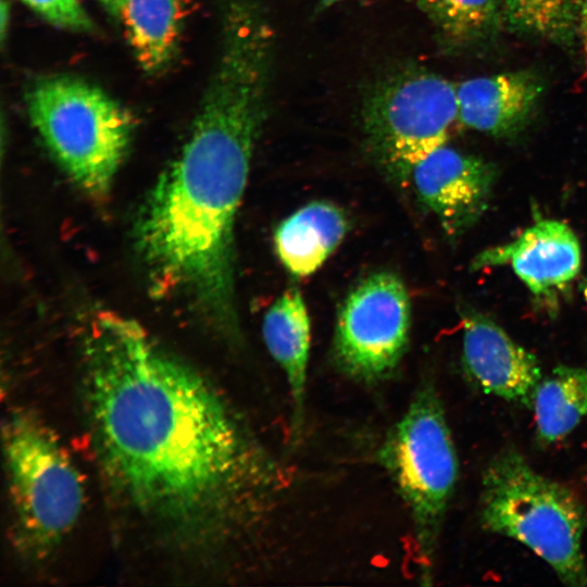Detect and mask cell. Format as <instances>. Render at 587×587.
I'll list each match as a JSON object with an SVG mask.
<instances>
[{
    "instance_id": "obj_15",
    "label": "cell",
    "mask_w": 587,
    "mask_h": 587,
    "mask_svg": "<svg viewBox=\"0 0 587 587\" xmlns=\"http://www.w3.org/2000/svg\"><path fill=\"white\" fill-rule=\"evenodd\" d=\"M538 439L566 437L587 414V367L558 365L538 383L532 408Z\"/></svg>"
},
{
    "instance_id": "obj_13",
    "label": "cell",
    "mask_w": 587,
    "mask_h": 587,
    "mask_svg": "<svg viewBox=\"0 0 587 587\" xmlns=\"http://www.w3.org/2000/svg\"><path fill=\"white\" fill-rule=\"evenodd\" d=\"M262 334L272 358L283 370L291 399V437L300 439L304 424L311 325L301 292L290 288L266 311Z\"/></svg>"
},
{
    "instance_id": "obj_18",
    "label": "cell",
    "mask_w": 587,
    "mask_h": 587,
    "mask_svg": "<svg viewBox=\"0 0 587 587\" xmlns=\"http://www.w3.org/2000/svg\"><path fill=\"white\" fill-rule=\"evenodd\" d=\"M502 20L520 36L571 48L577 40L578 0H503Z\"/></svg>"
},
{
    "instance_id": "obj_17",
    "label": "cell",
    "mask_w": 587,
    "mask_h": 587,
    "mask_svg": "<svg viewBox=\"0 0 587 587\" xmlns=\"http://www.w3.org/2000/svg\"><path fill=\"white\" fill-rule=\"evenodd\" d=\"M417 4L453 47L487 42L503 22L498 0H417Z\"/></svg>"
},
{
    "instance_id": "obj_6",
    "label": "cell",
    "mask_w": 587,
    "mask_h": 587,
    "mask_svg": "<svg viewBox=\"0 0 587 587\" xmlns=\"http://www.w3.org/2000/svg\"><path fill=\"white\" fill-rule=\"evenodd\" d=\"M3 448L17 533L28 549L49 552L80 514L79 473L52 433L26 413L4 422Z\"/></svg>"
},
{
    "instance_id": "obj_10",
    "label": "cell",
    "mask_w": 587,
    "mask_h": 587,
    "mask_svg": "<svg viewBox=\"0 0 587 587\" xmlns=\"http://www.w3.org/2000/svg\"><path fill=\"white\" fill-rule=\"evenodd\" d=\"M462 364L485 394L532 408L542 378L535 354L515 342L488 316L467 311L463 319Z\"/></svg>"
},
{
    "instance_id": "obj_2",
    "label": "cell",
    "mask_w": 587,
    "mask_h": 587,
    "mask_svg": "<svg viewBox=\"0 0 587 587\" xmlns=\"http://www.w3.org/2000/svg\"><path fill=\"white\" fill-rule=\"evenodd\" d=\"M272 60V46L255 34L223 38L191 134L151 189L135 230L154 284L180 294L235 340V222L265 120Z\"/></svg>"
},
{
    "instance_id": "obj_1",
    "label": "cell",
    "mask_w": 587,
    "mask_h": 587,
    "mask_svg": "<svg viewBox=\"0 0 587 587\" xmlns=\"http://www.w3.org/2000/svg\"><path fill=\"white\" fill-rule=\"evenodd\" d=\"M85 396L101 463L142 516L226 535L276 503L283 475L216 390L134 320L98 312L84 342Z\"/></svg>"
},
{
    "instance_id": "obj_8",
    "label": "cell",
    "mask_w": 587,
    "mask_h": 587,
    "mask_svg": "<svg viewBox=\"0 0 587 587\" xmlns=\"http://www.w3.org/2000/svg\"><path fill=\"white\" fill-rule=\"evenodd\" d=\"M411 303L394 273H374L344 300L336 322L333 354L339 370L364 384L387 379L409 344Z\"/></svg>"
},
{
    "instance_id": "obj_3",
    "label": "cell",
    "mask_w": 587,
    "mask_h": 587,
    "mask_svg": "<svg viewBox=\"0 0 587 587\" xmlns=\"http://www.w3.org/2000/svg\"><path fill=\"white\" fill-rule=\"evenodd\" d=\"M479 521L494 534L526 546L567 586H587L583 536L585 507L567 486L537 472L514 448L499 451L486 465Z\"/></svg>"
},
{
    "instance_id": "obj_23",
    "label": "cell",
    "mask_w": 587,
    "mask_h": 587,
    "mask_svg": "<svg viewBox=\"0 0 587 587\" xmlns=\"http://www.w3.org/2000/svg\"><path fill=\"white\" fill-rule=\"evenodd\" d=\"M338 1H341V0H319V2L322 4V5H332Z\"/></svg>"
},
{
    "instance_id": "obj_11",
    "label": "cell",
    "mask_w": 587,
    "mask_h": 587,
    "mask_svg": "<svg viewBox=\"0 0 587 587\" xmlns=\"http://www.w3.org/2000/svg\"><path fill=\"white\" fill-rule=\"evenodd\" d=\"M474 270L510 265L537 299H546L576 278L582 265L579 241L569 225L541 218L513 241L485 249L472 262Z\"/></svg>"
},
{
    "instance_id": "obj_21",
    "label": "cell",
    "mask_w": 587,
    "mask_h": 587,
    "mask_svg": "<svg viewBox=\"0 0 587 587\" xmlns=\"http://www.w3.org/2000/svg\"><path fill=\"white\" fill-rule=\"evenodd\" d=\"M107 10L114 16H118L126 0H101Z\"/></svg>"
},
{
    "instance_id": "obj_14",
    "label": "cell",
    "mask_w": 587,
    "mask_h": 587,
    "mask_svg": "<svg viewBox=\"0 0 587 587\" xmlns=\"http://www.w3.org/2000/svg\"><path fill=\"white\" fill-rule=\"evenodd\" d=\"M348 230L344 211L326 201H313L283 220L274 232V247L284 267L301 278L316 272Z\"/></svg>"
},
{
    "instance_id": "obj_24",
    "label": "cell",
    "mask_w": 587,
    "mask_h": 587,
    "mask_svg": "<svg viewBox=\"0 0 587 587\" xmlns=\"http://www.w3.org/2000/svg\"><path fill=\"white\" fill-rule=\"evenodd\" d=\"M582 292L585 298V301L587 302V279L582 284Z\"/></svg>"
},
{
    "instance_id": "obj_19",
    "label": "cell",
    "mask_w": 587,
    "mask_h": 587,
    "mask_svg": "<svg viewBox=\"0 0 587 587\" xmlns=\"http://www.w3.org/2000/svg\"><path fill=\"white\" fill-rule=\"evenodd\" d=\"M49 22L70 29L89 30L92 23L77 0H22Z\"/></svg>"
},
{
    "instance_id": "obj_20",
    "label": "cell",
    "mask_w": 587,
    "mask_h": 587,
    "mask_svg": "<svg viewBox=\"0 0 587 587\" xmlns=\"http://www.w3.org/2000/svg\"><path fill=\"white\" fill-rule=\"evenodd\" d=\"M577 40L580 43L582 54L587 70V0H578Z\"/></svg>"
},
{
    "instance_id": "obj_12",
    "label": "cell",
    "mask_w": 587,
    "mask_h": 587,
    "mask_svg": "<svg viewBox=\"0 0 587 587\" xmlns=\"http://www.w3.org/2000/svg\"><path fill=\"white\" fill-rule=\"evenodd\" d=\"M544 89L539 75L528 70L464 80L455 86L458 120L496 137L514 135L530 121Z\"/></svg>"
},
{
    "instance_id": "obj_5",
    "label": "cell",
    "mask_w": 587,
    "mask_h": 587,
    "mask_svg": "<svg viewBox=\"0 0 587 587\" xmlns=\"http://www.w3.org/2000/svg\"><path fill=\"white\" fill-rule=\"evenodd\" d=\"M378 458L409 509L421 578L430 584L444 521L459 477L457 449L442 401L422 384L388 432Z\"/></svg>"
},
{
    "instance_id": "obj_4",
    "label": "cell",
    "mask_w": 587,
    "mask_h": 587,
    "mask_svg": "<svg viewBox=\"0 0 587 587\" xmlns=\"http://www.w3.org/2000/svg\"><path fill=\"white\" fill-rule=\"evenodd\" d=\"M27 109L66 175L87 196L104 199L128 150L127 112L97 86L72 76L37 82L27 95Z\"/></svg>"
},
{
    "instance_id": "obj_22",
    "label": "cell",
    "mask_w": 587,
    "mask_h": 587,
    "mask_svg": "<svg viewBox=\"0 0 587 587\" xmlns=\"http://www.w3.org/2000/svg\"><path fill=\"white\" fill-rule=\"evenodd\" d=\"M8 18H9V5L8 3L2 0L1 1V9H0V24H1V38L2 40L4 39V34H5V30H7V24H8Z\"/></svg>"
},
{
    "instance_id": "obj_16",
    "label": "cell",
    "mask_w": 587,
    "mask_h": 587,
    "mask_svg": "<svg viewBox=\"0 0 587 587\" xmlns=\"http://www.w3.org/2000/svg\"><path fill=\"white\" fill-rule=\"evenodd\" d=\"M139 65L162 68L177 47L182 24L179 0H126L121 14Z\"/></svg>"
},
{
    "instance_id": "obj_7",
    "label": "cell",
    "mask_w": 587,
    "mask_h": 587,
    "mask_svg": "<svg viewBox=\"0 0 587 587\" xmlns=\"http://www.w3.org/2000/svg\"><path fill=\"white\" fill-rule=\"evenodd\" d=\"M458 118L455 85L426 71H405L369 96L362 110L365 141L394 179L410 178L416 163L446 145Z\"/></svg>"
},
{
    "instance_id": "obj_9",
    "label": "cell",
    "mask_w": 587,
    "mask_h": 587,
    "mask_svg": "<svg viewBox=\"0 0 587 587\" xmlns=\"http://www.w3.org/2000/svg\"><path fill=\"white\" fill-rule=\"evenodd\" d=\"M496 177L494 163L446 145L416 163L410 175L420 201L450 236L463 234L483 216Z\"/></svg>"
}]
</instances>
